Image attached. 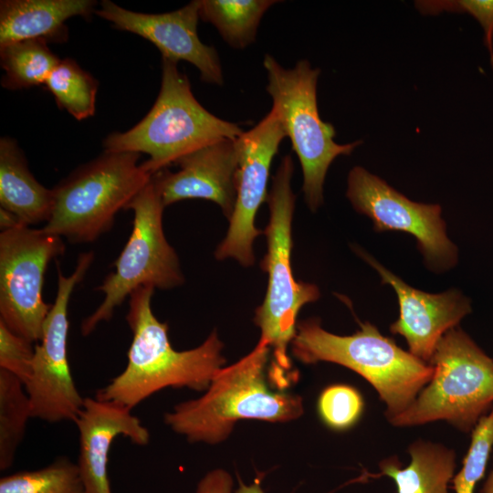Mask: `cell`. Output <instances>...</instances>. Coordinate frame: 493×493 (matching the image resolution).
I'll return each instance as SVG.
<instances>
[{
  "label": "cell",
  "instance_id": "cell-31",
  "mask_svg": "<svg viewBox=\"0 0 493 493\" xmlns=\"http://www.w3.org/2000/svg\"><path fill=\"white\" fill-rule=\"evenodd\" d=\"M235 493H264L261 488V477L256 478L250 485H246L240 480L239 487Z\"/></svg>",
  "mask_w": 493,
  "mask_h": 493
},
{
  "label": "cell",
  "instance_id": "cell-7",
  "mask_svg": "<svg viewBox=\"0 0 493 493\" xmlns=\"http://www.w3.org/2000/svg\"><path fill=\"white\" fill-rule=\"evenodd\" d=\"M140 153L104 152L79 167L53 190L51 215L44 231L71 243H89L114 225L152 175L139 163Z\"/></svg>",
  "mask_w": 493,
  "mask_h": 493
},
{
  "label": "cell",
  "instance_id": "cell-6",
  "mask_svg": "<svg viewBox=\"0 0 493 493\" xmlns=\"http://www.w3.org/2000/svg\"><path fill=\"white\" fill-rule=\"evenodd\" d=\"M430 364L429 383L388 422L407 427L445 421L472 432L493 406V360L457 326L441 338Z\"/></svg>",
  "mask_w": 493,
  "mask_h": 493
},
{
  "label": "cell",
  "instance_id": "cell-16",
  "mask_svg": "<svg viewBox=\"0 0 493 493\" xmlns=\"http://www.w3.org/2000/svg\"><path fill=\"white\" fill-rule=\"evenodd\" d=\"M240 159L237 139H222L176 161L175 173L162 170L152 181L164 206L199 198L219 205L229 219L236 198V173Z\"/></svg>",
  "mask_w": 493,
  "mask_h": 493
},
{
  "label": "cell",
  "instance_id": "cell-28",
  "mask_svg": "<svg viewBox=\"0 0 493 493\" xmlns=\"http://www.w3.org/2000/svg\"><path fill=\"white\" fill-rule=\"evenodd\" d=\"M414 5L424 15L467 13L477 19L484 30V44L493 68V0H420Z\"/></svg>",
  "mask_w": 493,
  "mask_h": 493
},
{
  "label": "cell",
  "instance_id": "cell-2",
  "mask_svg": "<svg viewBox=\"0 0 493 493\" xmlns=\"http://www.w3.org/2000/svg\"><path fill=\"white\" fill-rule=\"evenodd\" d=\"M270 348L260 341L237 362L222 368L199 398L164 414V423L190 442L215 445L225 440L242 419L270 423L295 420L304 412L302 398L273 392L266 379Z\"/></svg>",
  "mask_w": 493,
  "mask_h": 493
},
{
  "label": "cell",
  "instance_id": "cell-11",
  "mask_svg": "<svg viewBox=\"0 0 493 493\" xmlns=\"http://www.w3.org/2000/svg\"><path fill=\"white\" fill-rule=\"evenodd\" d=\"M94 259L92 251L81 253L73 273L58 269V291L46 319L40 341L35 345L31 374L25 383L32 417L47 423L77 419L84 402L74 383L68 359L69 328L68 308L75 287Z\"/></svg>",
  "mask_w": 493,
  "mask_h": 493
},
{
  "label": "cell",
  "instance_id": "cell-1",
  "mask_svg": "<svg viewBox=\"0 0 493 493\" xmlns=\"http://www.w3.org/2000/svg\"><path fill=\"white\" fill-rule=\"evenodd\" d=\"M154 288L135 289L129 299L126 315L132 332L125 369L104 387L96 398L132 409L162 389L190 388L205 391L223 368V342L213 330L198 347L176 351L168 338V326L152 309Z\"/></svg>",
  "mask_w": 493,
  "mask_h": 493
},
{
  "label": "cell",
  "instance_id": "cell-23",
  "mask_svg": "<svg viewBox=\"0 0 493 493\" xmlns=\"http://www.w3.org/2000/svg\"><path fill=\"white\" fill-rule=\"evenodd\" d=\"M32 418L31 405L24 383L0 369V469H8Z\"/></svg>",
  "mask_w": 493,
  "mask_h": 493
},
{
  "label": "cell",
  "instance_id": "cell-15",
  "mask_svg": "<svg viewBox=\"0 0 493 493\" xmlns=\"http://www.w3.org/2000/svg\"><path fill=\"white\" fill-rule=\"evenodd\" d=\"M359 253L378 272L382 282L396 293L399 317L391 324L390 331L404 338L413 355L430 363L441 338L471 312L469 299L455 288L438 294L414 288L372 256Z\"/></svg>",
  "mask_w": 493,
  "mask_h": 493
},
{
  "label": "cell",
  "instance_id": "cell-26",
  "mask_svg": "<svg viewBox=\"0 0 493 493\" xmlns=\"http://www.w3.org/2000/svg\"><path fill=\"white\" fill-rule=\"evenodd\" d=\"M493 447V406L472 430L468 450L461 469L452 479L455 493H474L485 475Z\"/></svg>",
  "mask_w": 493,
  "mask_h": 493
},
{
  "label": "cell",
  "instance_id": "cell-13",
  "mask_svg": "<svg viewBox=\"0 0 493 493\" xmlns=\"http://www.w3.org/2000/svg\"><path fill=\"white\" fill-rule=\"evenodd\" d=\"M285 137L279 118L271 109L255 127L238 138L236 198L227 233L215 251L217 260L232 257L244 267L255 263L254 241L263 234L256 227L255 218L267 199L271 163Z\"/></svg>",
  "mask_w": 493,
  "mask_h": 493
},
{
  "label": "cell",
  "instance_id": "cell-10",
  "mask_svg": "<svg viewBox=\"0 0 493 493\" xmlns=\"http://www.w3.org/2000/svg\"><path fill=\"white\" fill-rule=\"evenodd\" d=\"M62 237L16 225L0 233V320L33 343L40 341L52 304L43 299L49 262L63 255Z\"/></svg>",
  "mask_w": 493,
  "mask_h": 493
},
{
  "label": "cell",
  "instance_id": "cell-18",
  "mask_svg": "<svg viewBox=\"0 0 493 493\" xmlns=\"http://www.w3.org/2000/svg\"><path fill=\"white\" fill-rule=\"evenodd\" d=\"M95 5L92 0H2L0 46L26 39L64 42L68 37L65 22L89 18Z\"/></svg>",
  "mask_w": 493,
  "mask_h": 493
},
{
  "label": "cell",
  "instance_id": "cell-32",
  "mask_svg": "<svg viewBox=\"0 0 493 493\" xmlns=\"http://www.w3.org/2000/svg\"><path fill=\"white\" fill-rule=\"evenodd\" d=\"M480 493H493V467L485 480Z\"/></svg>",
  "mask_w": 493,
  "mask_h": 493
},
{
  "label": "cell",
  "instance_id": "cell-14",
  "mask_svg": "<svg viewBox=\"0 0 493 493\" xmlns=\"http://www.w3.org/2000/svg\"><path fill=\"white\" fill-rule=\"evenodd\" d=\"M199 7L200 0H194L175 11L145 14L104 0L95 13L115 28L136 34L154 44L162 58L191 63L199 70L204 82L221 86L224 78L217 51L204 44L197 34Z\"/></svg>",
  "mask_w": 493,
  "mask_h": 493
},
{
  "label": "cell",
  "instance_id": "cell-27",
  "mask_svg": "<svg viewBox=\"0 0 493 493\" xmlns=\"http://www.w3.org/2000/svg\"><path fill=\"white\" fill-rule=\"evenodd\" d=\"M363 411V399L352 386L333 384L325 388L318 399L321 420L331 429L342 431L351 427Z\"/></svg>",
  "mask_w": 493,
  "mask_h": 493
},
{
  "label": "cell",
  "instance_id": "cell-20",
  "mask_svg": "<svg viewBox=\"0 0 493 493\" xmlns=\"http://www.w3.org/2000/svg\"><path fill=\"white\" fill-rule=\"evenodd\" d=\"M408 454L410 463L405 467L396 456L379 464L381 475L393 479L397 493H449L456 466L453 449L418 439L408 446Z\"/></svg>",
  "mask_w": 493,
  "mask_h": 493
},
{
  "label": "cell",
  "instance_id": "cell-4",
  "mask_svg": "<svg viewBox=\"0 0 493 493\" xmlns=\"http://www.w3.org/2000/svg\"><path fill=\"white\" fill-rule=\"evenodd\" d=\"M293 171L291 156H284L267 195L270 215L263 231L267 253L261 262L267 274V287L254 317V323L260 330L259 341L273 350L270 373L280 385L288 383L291 373L287 350L296 335L298 314L303 306L320 296L315 284L297 281L291 268V226L296 200L291 188Z\"/></svg>",
  "mask_w": 493,
  "mask_h": 493
},
{
  "label": "cell",
  "instance_id": "cell-19",
  "mask_svg": "<svg viewBox=\"0 0 493 493\" xmlns=\"http://www.w3.org/2000/svg\"><path fill=\"white\" fill-rule=\"evenodd\" d=\"M54 203L53 190L42 185L31 173L17 142L0 140V205L26 226L47 223Z\"/></svg>",
  "mask_w": 493,
  "mask_h": 493
},
{
  "label": "cell",
  "instance_id": "cell-12",
  "mask_svg": "<svg viewBox=\"0 0 493 493\" xmlns=\"http://www.w3.org/2000/svg\"><path fill=\"white\" fill-rule=\"evenodd\" d=\"M346 196L372 220L374 231L413 236L432 271L444 272L456 264L457 247L446 235L439 205L414 202L362 166L350 171Z\"/></svg>",
  "mask_w": 493,
  "mask_h": 493
},
{
  "label": "cell",
  "instance_id": "cell-17",
  "mask_svg": "<svg viewBox=\"0 0 493 493\" xmlns=\"http://www.w3.org/2000/svg\"><path fill=\"white\" fill-rule=\"evenodd\" d=\"M79 434L78 467L84 493H112L108 474L109 453L115 438L123 435L143 446L150 433L131 410L119 404L85 397L74 422Z\"/></svg>",
  "mask_w": 493,
  "mask_h": 493
},
{
  "label": "cell",
  "instance_id": "cell-8",
  "mask_svg": "<svg viewBox=\"0 0 493 493\" xmlns=\"http://www.w3.org/2000/svg\"><path fill=\"white\" fill-rule=\"evenodd\" d=\"M263 66L272 109L299 157L304 199L314 212L323 203V184L331 163L340 155H350L362 142L337 143L334 127L320 119L317 104L320 68L305 59L286 68L269 54L265 55Z\"/></svg>",
  "mask_w": 493,
  "mask_h": 493
},
{
  "label": "cell",
  "instance_id": "cell-5",
  "mask_svg": "<svg viewBox=\"0 0 493 493\" xmlns=\"http://www.w3.org/2000/svg\"><path fill=\"white\" fill-rule=\"evenodd\" d=\"M162 85L146 116L124 132H113L104 152L146 153L141 163L151 175L175 163L184 155L222 139H237L245 132L236 123L206 110L194 96L188 78L178 62L162 58Z\"/></svg>",
  "mask_w": 493,
  "mask_h": 493
},
{
  "label": "cell",
  "instance_id": "cell-21",
  "mask_svg": "<svg viewBox=\"0 0 493 493\" xmlns=\"http://www.w3.org/2000/svg\"><path fill=\"white\" fill-rule=\"evenodd\" d=\"M278 1L200 0L199 16L212 24L233 48L252 44L263 15Z\"/></svg>",
  "mask_w": 493,
  "mask_h": 493
},
{
  "label": "cell",
  "instance_id": "cell-25",
  "mask_svg": "<svg viewBox=\"0 0 493 493\" xmlns=\"http://www.w3.org/2000/svg\"><path fill=\"white\" fill-rule=\"evenodd\" d=\"M0 493H84V488L78 465L63 456L40 469L3 477Z\"/></svg>",
  "mask_w": 493,
  "mask_h": 493
},
{
  "label": "cell",
  "instance_id": "cell-3",
  "mask_svg": "<svg viewBox=\"0 0 493 493\" xmlns=\"http://www.w3.org/2000/svg\"><path fill=\"white\" fill-rule=\"evenodd\" d=\"M351 335L325 330L316 318L298 322L291 341L295 358L306 364L328 362L364 378L385 405L387 420L404 412L432 378L434 368L400 348L366 321Z\"/></svg>",
  "mask_w": 493,
  "mask_h": 493
},
{
  "label": "cell",
  "instance_id": "cell-9",
  "mask_svg": "<svg viewBox=\"0 0 493 493\" xmlns=\"http://www.w3.org/2000/svg\"><path fill=\"white\" fill-rule=\"evenodd\" d=\"M161 195L151 181L125 209L133 212L131 236L110 273L97 288L104 294L100 306L80 325L88 336L97 326L110 320L125 299L141 287L171 289L184 281L178 256L163 228L164 210Z\"/></svg>",
  "mask_w": 493,
  "mask_h": 493
},
{
  "label": "cell",
  "instance_id": "cell-24",
  "mask_svg": "<svg viewBox=\"0 0 493 493\" xmlns=\"http://www.w3.org/2000/svg\"><path fill=\"white\" fill-rule=\"evenodd\" d=\"M58 106L81 121L95 112L99 82L72 58L61 59L44 84Z\"/></svg>",
  "mask_w": 493,
  "mask_h": 493
},
{
  "label": "cell",
  "instance_id": "cell-30",
  "mask_svg": "<svg viewBox=\"0 0 493 493\" xmlns=\"http://www.w3.org/2000/svg\"><path fill=\"white\" fill-rule=\"evenodd\" d=\"M233 479L228 472L217 468L207 473L198 483L196 493H231Z\"/></svg>",
  "mask_w": 493,
  "mask_h": 493
},
{
  "label": "cell",
  "instance_id": "cell-22",
  "mask_svg": "<svg viewBox=\"0 0 493 493\" xmlns=\"http://www.w3.org/2000/svg\"><path fill=\"white\" fill-rule=\"evenodd\" d=\"M60 60L43 39L0 46V64L5 72L1 85L10 90L44 85Z\"/></svg>",
  "mask_w": 493,
  "mask_h": 493
},
{
  "label": "cell",
  "instance_id": "cell-29",
  "mask_svg": "<svg viewBox=\"0 0 493 493\" xmlns=\"http://www.w3.org/2000/svg\"><path fill=\"white\" fill-rule=\"evenodd\" d=\"M34 354L33 342L0 320V369L12 373L25 385L31 374Z\"/></svg>",
  "mask_w": 493,
  "mask_h": 493
}]
</instances>
